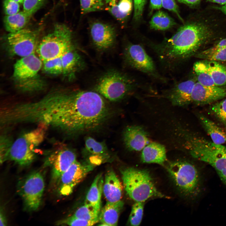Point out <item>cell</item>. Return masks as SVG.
<instances>
[{"label":"cell","instance_id":"1","mask_svg":"<svg viewBox=\"0 0 226 226\" xmlns=\"http://www.w3.org/2000/svg\"><path fill=\"white\" fill-rule=\"evenodd\" d=\"M22 114L28 124L73 136L100 127L110 116V110L97 92L73 90L52 93L38 100L26 103Z\"/></svg>","mask_w":226,"mask_h":226},{"label":"cell","instance_id":"2","mask_svg":"<svg viewBox=\"0 0 226 226\" xmlns=\"http://www.w3.org/2000/svg\"><path fill=\"white\" fill-rule=\"evenodd\" d=\"M222 24L213 16L198 15L180 27L170 38L154 44L153 50L160 62L173 68L216 38L224 27Z\"/></svg>","mask_w":226,"mask_h":226},{"label":"cell","instance_id":"3","mask_svg":"<svg viewBox=\"0 0 226 226\" xmlns=\"http://www.w3.org/2000/svg\"><path fill=\"white\" fill-rule=\"evenodd\" d=\"M121 172L125 190L135 202H144L153 197H166L158 190L147 170L128 167Z\"/></svg>","mask_w":226,"mask_h":226},{"label":"cell","instance_id":"4","mask_svg":"<svg viewBox=\"0 0 226 226\" xmlns=\"http://www.w3.org/2000/svg\"><path fill=\"white\" fill-rule=\"evenodd\" d=\"M188 146L191 155L212 166L226 185V147L195 137L188 140Z\"/></svg>","mask_w":226,"mask_h":226},{"label":"cell","instance_id":"5","mask_svg":"<svg viewBox=\"0 0 226 226\" xmlns=\"http://www.w3.org/2000/svg\"><path fill=\"white\" fill-rule=\"evenodd\" d=\"M46 127L40 126L22 134L13 141L6 161H12L23 167L31 164L36 157L35 149L45 138Z\"/></svg>","mask_w":226,"mask_h":226},{"label":"cell","instance_id":"6","mask_svg":"<svg viewBox=\"0 0 226 226\" xmlns=\"http://www.w3.org/2000/svg\"><path fill=\"white\" fill-rule=\"evenodd\" d=\"M139 87L133 79L116 70L108 71L99 79L95 87L97 93L111 101L122 99Z\"/></svg>","mask_w":226,"mask_h":226},{"label":"cell","instance_id":"7","mask_svg":"<svg viewBox=\"0 0 226 226\" xmlns=\"http://www.w3.org/2000/svg\"><path fill=\"white\" fill-rule=\"evenodd\" d=\"M72 32L63 24H57L53 31L44 36L38 45L36 51L42 62L61 56L74 46Z\"/></svg>","mask_w":226,"mask_h":226},{"label":"cell","instance_id":"8","mask_svg":"<svg viewBox=\"0 0 226 226\" xmlns=\"http://www.w3.org/2000/svg\"><path fill=\"white\" fill-rule=\"evenodd\" d=\"M166 169L181 193L188 197H194L199 193L200 175L192 164L186 161H176L169 164Z\"/></svg>","mask_w":226,"mask_h":226},{"label":"cell","instance_id":"9","mask_svg":"<svg viewBox=\"0 0 226 226\" xmlns=\"http://www.w3.org/2000/svg\"><path fill=\"white\" fill-rule=\"evenodd\" d=\"M44 188L43 176L38 171L30 173L19 181L17 192L22 200L24 210L32 212L39 209Z\"/></svg>","mask_w":226,"mask_h":226},{"label":"cell","instance_id":"10","mask_svg":"<svg viewBox=\"0 0 226 226\" xmlns=\"http://www.w3.org/2000/svg\"><path fill=\"white\" fill-rule=\"evenodd\" d=\"M124 55L126 62L131 67L163 83L167 81L166 78L159 73L153 60L141 45H127Z\"/></svg>","mask_w":226,"mask_h":226},{"label":"cell","instance_id":"11","mask_svg":"<svg viewBox=\"0 0 226 226\" xmlns=\"http://www.w3.org/2000/svg\"><path fill=\"white\" fill-rule=\"evenodd\" d=\"M94 167L93 164L81 163L76 161L60 176L54 184L58 193L61 196L71 194L75 187Z\"/></svg>","mask_w":226,"mask_h":226},{"label":"cell","instance_id":"12","mask_svg":"<svg viewBox=\"0 0 226 226\" xmlns=\"http://www.w3.org/2000/svg\"><path fill=\"white\" fill-rule=\"evenodd\" d=\"M7 40L13 53L21 57L35 53L38 46V33L24 28L10 33Z\"/></svg>","mask_w":226,"mask_h":226},{"label":"cell","instance_id":"13","mask_svg":"<svg viewBox=\"0 0 226 226\" xmlns=\"http://www.w3.org/2000/svg\"><path fill=\"white\" fill-rule=\"evenodd\" d=\"M77 160L75 152L67 148L56 150L46 158L44 166L51 169V180L54 184L61 175Z\"/></svg>","mask_w":226,"mask_h":226},{"label":"cell","instance_id":"14","mask_svg":"<svg viewBox=\"0 0 226 226\" xmlns=\"http://www.w3.org/2000/svg\"><path fill=\"white\" fill-rule=\"evenodd\" d=\"M93 42L99 50L105 51L110 48L114 43L115 30L110 25L100 22L92 23L90 28Z\"/></svg>","mask_w":226,"mask_h":226},{"label":"cell","instance_id":"15","mask_svg":"<svg viewBox=\"0 0 226 226\" xmlns=\"http://www.w3.org/2000/svg\"><path fill=\"white\" fill-rule=\"evenodd\" d=\"M43 62L35 53L21 57L14 65L13 76L19 80H25L35 77L42 67Z\"/></svg>","mask_w":226,"mask_h":226},{"label":"cell","instance_id":"16","mask_svg":"<svg viewBox=\"0 0 226 226\" xmlns=\"http://www.w3.org/2000/svg\"><path fill=\"white\" fill-rule=\"evenodd\" d=\"M226 97V89L217 86H205L196 82L191 96V102L205 105L215 102Z\"/></svg>","mask_w":226,"mask_h":226},{"label":"cell","instance_id":"17","mask_svg":"<svg viewBox=\"0 0 226 226\" xmlns=\"http://www.w3.org/2000/svg\"><path fill=\"white\" fill-rule=\"evenodd\" d=\"M195 83L192 79L177 83L166 90L164 96L174 105L188 104L191 102V94Z\"/></svg>","mask_w":226,"mask_h":226},{"label":"cell","instance_id":"18","mask_svg":"<svg viewBox=\"0 0 226 226\" xmlns=\"http://www.w3.org/2000/svg\"><path fill=\"white\" fill-rule=\"evenodd\" d=\"M123 139L126 147L131 151H141L149 143L147 133L138 126L126 127L123 132Z\"/></svg>","mask_w":226,"mask_h":226},{"label":"cell","instance_id":"19","mask_svg":"<svg viewBox=\"0 0 226 226\" xmlns=\"http://www.w3.org/2000/svg\"><path fill=\"white\" fill-rule=\"evenodd\" d=\"M122 186L115 172L108 170L104 178L103 192L107 202H115L121 200Z\"/></svg>","mask_w":226,"mask_h":226},{"label":"cell","instance_id":"20","mask_svg":"<svg viewBox=\"0 0 226 226\" xmlns=\"http://www.w3.org/2000/svg\"><path fill=\"white\" fill-rule=\"evenodd\" d=\"M62 74L70 79L75 77L76 73L83 67V62L74 46L61 56Z\"/></svg>","mask_w":226,"mask_h":226},{"label":"cell","instance_id":"21","mask_svg":"<svg viewBox=\"0 0 226 226\" xmlns=\"http://www.w3.org/2000/svg\"><path fill=\"white\" fill-rule=\"evenodd\" d=\"M141 158L143 163H155L163 165L166 160L165 148L158 143H149L143 149Z\"/></svg>","mask_w":226,"mask_h":226},{"label":"cell","instance_id":"22","mask_svg":"<svg viewBox=\"0 0 226 226\" xmlns=\"http://www.w3.org/2000/svg\"><path fill=\"white\" fill-rule=\"evenodd\" d=\"M124 204L121 200L115 202H107L100 212L99 218V222L100 223L99 225H117Z\"/></svg>","mask_w":226,"mask_h":226},{"label":"cell","instance_id":"23","mask_svg":"<svg viewBox=\"0 0 226 226\" xmlns=\"http://www.w3.org/2000/svg\"><path fill=\"white\" fill-rule=\"evenodd\" d=\"M104 1L107 10L120 21L125 19L132 10V0H104Z\"/></svg>","mask_w":226,"mask_h":226},{"label":"cell","instance_id":"24","mask_svg":"<svg viewBox=\"0 0 226 226\" xmlns=\"http://www.w3.org/2000/svg\"><path fill=\"white\" fill-rule=\"evenodd\" d=\"M104 178L102 174L94 179L86 195L84 203L100 209Z\"/></svg>","mask_w":226,"mask_h":226},{"label":"cell","instance_id":"25","mask_svg":"<svg viewBox=\"0 0 226 226\" xmlns=\"http://www.w3.org/2000/svg\"><path fill=\"white\" fill-rule=\"evenodd\" d=\"M199 120L207 133L215 144H226V133L214 122L205 116H199Z\"/></svg>","mask_w":226,"mask_h":226},{"label":"cell","instance_id":"26","mask_svg":"<svg viewBox=\"0 0 226 226\" xmlns=\"http://www.w3.org/2000/svg\"><path fill=\"white\" fill-rule=\"evenodd\" d=\"M83 152L94 157L106 158L109 155L108 148L104 142H99L90 137H87L84 140Z\"/></svg>","mask_w":226,"mask_h":226},{"label":"cell","instance_id":"27","mask_svg":"<svg viewBox=\"0 0 226 226\" xmlns=\"http://www.w3.org/2000/svg\"><path fill=\"white\" fill-rule=\"evenodd\" d=\"M31 16L24 11L12 15H6L3 20L5 28L10 33L23 29L29 21Z\"/></svg>","mask_w":226,"mask_h":226},{"label":"cell","instance_id":"28","mask_svg":"<svg viewBox=\"0 0 226 226\" xmlns=\"http://www.w3.org/2000/svg\"><path fill=\"white\" fill-rule=\"evenodd\" d=\"M149 24L151 29L165 30L173 27L175 25L176 23L167 13L159 10L153 14Z\"/></svg>","mask_w":226,"mask_h":226},{"label":"cell","instance_id":"29","mask_svg":"<svg viewBox=\"0 0 226 226\" xmlns=\"http://www.w3.org/2000/svg\"><path fill=\"white\" fill-rule=\"evenodd\" d=\"M213 81L217 86L226 85V67L218 62L205 61Z\"/></svg>","mask_w":226,"mask_h":226},{"label":"cell","instance_id":"30","mask_svg":"<svg viewBox=\"0 0 226 226\" xmlns=\"http://www.w3.org/2000/svg\"><path fill=\"white\" fill-rule=\"evenodd\" d=\"M193 69L197 82L205 86H216L205 61L196 62L193 65Z\"/></svg>","mask_w":226,"mask_h":226},{"label":"cell","instance_id":"31","mask_svg":"<svg viewBox=\"0 0 226 226\" xmlns=\"http://www.w3.org/2000/svg\"><path fill=\"white\" fill-rule=\"evenodd\" d=\"M195 57L204 60L226 61V47L217 49L210 48L197 53Z\"/></svg>","mask_w":226,"mask_h":226},{"label":"cell","instance_id":"32","mask_svg":"<svg viewBox=\"0 0 226 226\" xmlns=\"http://www.w3.org/2000/svg\"><path fill=\"white\" fill-rule=\"evenodd\" d=\"M100 210L93 206L84 204L76 211L73 215L82 219L98 222Z\"/></svg>","mask_w":226,"mask_h":226},{"label":"cell","instance_id":"33","mask_svg":"<svg viewBox=\"0 0 226 226\" xmlns=\"http://www.w3.org/2000/svg\"><path fill=\"white\" fill-rule=\"evenodd\" d=\"M144 202H136L133 205L129 217L128 223L131 226H138L143 217Z\"/></svg>","mask_w":226,"mask_h":226},{"label":"cell","instance_id":"34","mask_svg":"<svg viewBox=\"0 0 226 226\" xmlns=\"http://www.w3.org/2000/svg\"><path fill=\"white\" fill-rule=\"evenodd\" d=\"M80 2L82 14L101 10L105 4L104 0H80Z\"/></svg>","mask_w":226,"mask_h":226},{"label":"cell","instance_id":"35","mask_svg":"<svg viewBox=\"0 0 226 226\" xmlns=\"http://www.w3.org/2000/svg\"><path fill=\"white\" fill-rule=\"evenodd\" d=\"M42 62L44 70L47 73L52 74L62 73L61 56L47 60Z\"/></svg>","mask_w":226,"mask_h":226},{"label":"cell","instance_id":"36","mask_svg":"<svg viewBox=\"0 0 226 226\" xmlns=\"http://www.w3.org/2000/svg\"><path fill=\"white\" fill-rule=\"evenodd\" d=\"M213 114L226 126V98L213 104L211 106Z\"/></svg>","mask_w":226,"mask_h":226},{"label":"cell","instance_id":"37","mask_svg":"<svg viewBox=\"0 0 226 226\" xmlns=\"http://www.w3.org/2000/svg\"><path fill=\"white\" fill-rule=\"evenodd\" d=\"M95 221H89L77 218L73 215L56 223L57 225L69 226H92L97 223Z\"/></svg>","mask_w":226,"mask_h":226},{"label":"cell","instance_id":"38","mask_svg":"<svg viewBox=\"0 0 226 226\" xmlns=\"http://www.w3.org/2000/svg\"><path fill=\"white\" fill-rule=\"evenodd\" d=\"M0 139V161L2 164L6 161L7 155L13 141L9 136L5 134L1 135Z\"/></svg>","mask_w":226,"mask_h":226},{"label":"cell","instance_id":"39","mask_svg":"<svg viewBox=\"0 0 226 226\" xmlns=\"http://www.w3.org/2000/svg\"><path fill=\"white\" fill-rule=\"evenodd\" d=\"M45 0H24L23 11L31 16L42 5Z\"/></svg>","mask_w":226,"mask_h":226},{"label":"cell","instance_id":"40","mask_svg":"<svg viewBox=\"0 0 226 226\" xmlns=\"http://www.w3.org/2000/svg\"><path fill=\"white\" fill-rule=\"evenodd\" d=\"M3 7L6 15L15 14L18 13L19 10V3L13 0H4Z\"/></svg>","mask_w":226,"mask_h":226},{"label":"cell","instance_id":"41","mask_svg":"<svg viewBox=\"0 0 226 226\" xmlns=\"http://www.w3.org/2000/svg\"><path fill=\"white\" fill-rule=\"evenodd\" d=\"M146 0H133V18L136 21L139 20L142 15Z\"/></svg>","mask_w":226,"mask_h":226},{"label":"cell","instance_id":"42","mask_svg":"<svg viewBox=\"0 0 226 226\" xmlns=\"http://www.w3.org/2000/svg\"><path fill=\"white\" fill-rule=\"evenodd\" d=\"M162 7L175 13L181 21L183 20L180 14L178 6L175 0H162Z\"/></svg>","mask_w":226,"mask_h":226},{"label":"cell","instance_id":"43","mask_svg":"<svg viewBox=\"0 0 226 226\" xmlns=\"http://www.w3.org/2000/svg\"><path fill=\"white\" fill-rule=\"evenodd\" d=\"M180 3H182L188 6L194 7L198 5L202 0H176Z\"/></svg>","mask_w":226,"mask_h":226},{"label":"cell","instance_id":"44","mask_svg":"<svg viewBox=\"0 0 226 226\" xmlns=\"http://www.w3.org/2000/svg\"><path fill=\"white\" fill-rule=\"evenodd\" d=\"M150 6L152 9H159L162 7V0H150Z\"/></svg>","mask_w":226,"mask_h":226},{"label":"cell","instance_id":"45","mask_svg":"<svg viewBox=\"0 0 226 226\" xmlns=\"http://www.w3.org/2000/svg\"><path fill=\"white\" fill-rule=\"evenodd\" d=\"M226 47V37L218 41L211 48L213 49H217Z\"/></svg>","mask_w":226,"mask_h":226},{"label":"cell","instance_id":"46","mask_svg":"<svg viewBox=\"0 0 226 226\" xmlns=\"http://www.w3.org/2000/svg\"><path fill=\"white\" fill-rule=\"evenodd\" d=\"M0 225L5 226L6 225V221L5 220V217L3 211L1 210L0 214Z\"/></svg>","mask_w":226,"mask_h":226},{"label":"cell","instance_id":"47","mask_svg":"<svg viewBox=\"0 0 226 226\" xmlns=\"http://www.w3.org/2000/svg\"><path fill=\"white\" fill-rule=\"evenodd\" d=\"M214 8L219 10L226 16V4L214 7Z\"/></svg>","mask_w":226,"mask_h":226},{"label":"cell","instance_id":"48","mask_svg":"<svg viewBox=\"0 0 226 226\" xmlns=\"http://www.w3.org/2000/svg\"><path fill=\"white\" fill-rule=\"evenodd\" d=\"M208 1L214 3H215L220 5H224L226 4V0H208Z\"/></svg>","mask_w":226,"mask_h":226},{"label":"cell","instance_id":"49","mask_svg":"<svg viewBox=\"0 0 226 226\" xmlns=\"http://www.w3.org/2000/svg\"><path fill=\"white\" fill-rule=\"evenodd\" d=\"M14 0L19 3H23V2L24 1V0Z\"/></svg>","mask_w":226,"mask_h":226}]
</instances>
